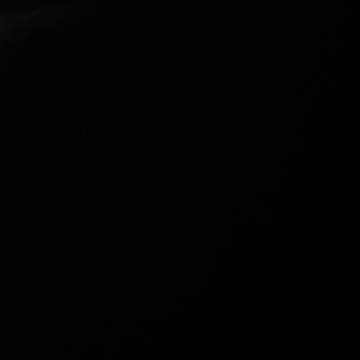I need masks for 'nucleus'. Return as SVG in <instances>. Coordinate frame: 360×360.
Wrapping results in <instances>:
<instances>
[]
</instances>
